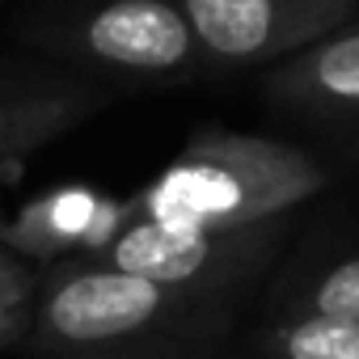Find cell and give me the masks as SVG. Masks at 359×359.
Returning <instances> with one entry per match:
<instances>
[{"label":"cell","instance_id":"cell-5","mask_svg":"<svg viewBox=\"0 0 359 359\" xmlns=\"http://www.w3.org/2000/svg\"><path fill=\"white\" fill-rule=\"evenodd\" d=\"M140 216L131 203H110L89 187H60L26 203L22 216L0 233L22 258H60V254H106V245Z\"/></svg>","mask_w":359,"mask_h":359},{"label":"cell","instance_id":"cell-9","mask_svg":"<svg viewBox=\"0 0 359 359\" xmlns=\"http://www.w3.org/2000/svg\"><path fill=\"white\" fill-rule=\"evenodd\" d=\"M72 118V110L64 102H18V106H0V161L26 152L34 144H43L51 131H60Z\"/></svg>","mask_w":359,"mask_h":359},{"label":"cell","instance_id":"cell-7","mask_svg":"<svg viewBox=\"0 0 359 359\" xmlns=\"http://www.w3.org/2000/svg\"><path fill=\"white\" fill-rule=\"evenodd\" d=\"M279 93L317 106H359V30L313 43L275 76Z\"/></svg>","mask_w":359,"mask_h":359},{"label":"cell","instance_id":"cell-4","mask_svg":"<svg viewBox=\"0 0 359 359\" xmlns=\"http://www.w3.org/2000/svg\"><path fill=\"white\" fill-rule=\"evenodd\" d=\"M76 43L89 60L127 72H173L199 47L191 18L169 0H110L81 22Z\"/></svg>","mask_w":359,"mask_h":359},{"label":"cell","instance_id":"cell-8","mask_svg":"<svg viewBox=\"0 0 359 359\" xmlns=\"http://www.w3.org/2000/svg\"><path fill=\"white\" fill-rule=\"evenodd\" d=\"M283 359H359V321L309 313L279 330Z\"/></svg>","mask_w":359,"mask_h":359},{"label":"cell","instance_id":"cell-3","mask_svg":"<svg viewBox=\"0 0 359 359\" xmlns=\"http://www.w3.org/2000/svg\"><path fill=\"white\" fill-rule=\"evenodd\" d=\"M165 300H169V287L161 283H148L114 266H85L47 292L39 309V330L64 346L114 342L156 321Z\"/></svg>","mask_w":359,"mask_h":359},{"label":"cell","instance_id":"cell-1","mask_svg":"<svg viewBox=\"0 0 359 359\" xmlns=\"http://www.w3.org/2000/svg\"><path fill=\"white\" fill-rule=\"evenodd\" d=\"M325 187L321 165L262 135L203 127L135 195L144 220L177 233H250Z\"/></svg>","mask_w":359,"mask_h":359},{"label":"cell","instance_id":"cell-11","mask_svg":"<svg viewBox=\"0 0 359 359\" xmlns=\"http://www.w3.org/2000/svg\"><path fill=\"white\" fill-rule=\"evenodd\" d=\"M26 296L30 292H0V346L26 330Z\"/></svg>","mask_w":359,"mask_h":359},{"label":"cell","instance_id":"cell-6","mask_svg":"<svg viewBox=\"0 0 359 359\" xmlns=\"http://www.w3.org/2000/svg\"><path fill=\"white\" fill-rule=\"evenodd\" d=\"M241 237L245 233H229V237H216V233H177V229H165L156 220L135 216L106 245L102 266L140 275V279L161 283V287H187V283H199L203 275H216L241 250Z\"/></svg>","mask_w":359,"mask_h":359},{"label":"cell","instance_id":"cell-10","mask_svg":"<svg viewBox=\"0 0 359 359\" xmlns=\"http://www.w3.org/2000/svg\"><path fill=\"white\" fill-rule=\"evenodd\" d=\"M313 313L359 321V258L334 266V271L313 287Z\"/></svg>","mask_w":359,"mask_h":359},{"label":"cell","instance_id":"cell-12","mask_svg":"<svg viewBox=\"0 0 359 359\" xmlns=\"http://www.w3.org/2000/svg\"><path fill=\"white\" fill-rule=\"evenodd\" d=\"M0 292H30V275L13 250H0Z\"/></svg>","mask_w":359,"mask_h":359},{"label":"cell","instance_id":"cell-2","mask_svg":"<svg viewBox=\"0 0 359 359\" xmlns=\"http://www.w3.org/2000/svg\"><path fill=\"white\" fill-rule=\"evenodd\" d=\"M355 0H182L199 47L229 64H258L309 51L330 39Z\"/></svg>","mask_w":359,"mask_h":359}]
</instances>
